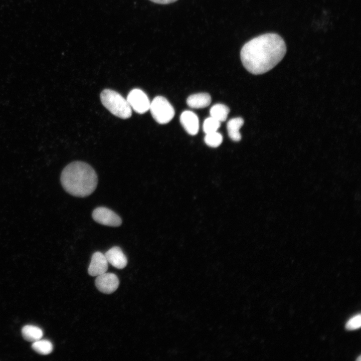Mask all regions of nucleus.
Masks as SVG:
<instances>
[{"instance_id": "9", "label": "nucleus", "mask_w": 361, "mask_h": 361, "mask_svg": "<svg viewBox=\"0 0 361 361\" xmlns=\"http://www.w3.org/2000/svg\"><path fill=\"white\" fill-rule=\"evenodd\" d=\"M180 122L185 130L190 135L198 133L199 129V121L197 115L189 110L184 111L180 116Z\"/></svg>"}, {"instance_id": "13", "label": "nucleus", "mask_w": 361, "mask_h": 361, "mask_svg": "<svg viewBox=\"0 0 361 361\" xmlns=\"http://www.w3.org/2000/svg\"><path fill=\"white\" fill-rule=\"evenodd\" d=\"M22 334L25 340L34 342L41 339L43 335V331L41 328L37 326L26 325L23 327Z\"/></svg>"}, {"instance_id": "12", "label": "nucleus", "mask_w": 361, "mask_h": 361, "mask_svg": "<svg viewBox=\"0 0 361 361\" xmlns=\"http://www.w3.org/2000/svg\"><path fill=\"white\" fill-rule=\"evenodd\" d=\"M244 124L241 117L232 118L227 122V129L230 138L233 141H239L241 139L239 130Z\"/></svg>"}, {"instance_id": "1", "label": "nucleus", "mask_w": 361, "mask_h": 361, "mask_svg": "<svg viewBox=\"0 0 361 361\" xmlns=\"http://www.w3.org/2000/svg\"><path fill=\"white\" fill-rule=\"evenodd\" d=\"M286 46L283 39L276 33H266L254 38L242 47L241 62L245 68L254 75L265 73L284 58Z\"/></svg>"}, {"instance_id": "3", "label": "nucleus", "mask_w": 361, "mask_h": 361, "mask_svg": "<svg viewBox=\"0 0 361 361\" xmlns=\"http://www.w3.org/2000/svg\"><path fill=\"white\" fill-rule=\"evenodd\" d=\"M103 105L112 114L122 119L129 118L132 109L127 101L119 93L111 89H104L100 94Z\"/></svg>"}, {"instance_id": "19", "label": "nucleus", "mask_w": 361, "mask_h": 361, "mask_svg": "<svg viewBox=\"0 0 361 361\" xmlns=\"http://www.w3.org/2000/svg\"><path fill=\"white\" fill-rule=\"evenodd\" d=\"M150 1L159 4H168L174 3L177 0H150Z\"/></svg>"}, {"instance_id": "2", "label": "nucleus", "mask_w": 361, "mask_h": 361, "mask_svg": "<svg viewBox=\"0 0 361 361\" xmlns=\"http://www.w3.org/2000/svg\"><path fill=\"white\" fill-rule=\"evenodd\" d=\"M61 182L64 189L70 195L85 197L96 189L98 178L94 169L88 163L72 162L62 170Z\"/></svg>"}, {"instance_id": "17", "label": "nucleus", "mask_w": 361, "mask_h": 361, "mask_svg": "<svg viewBox=\"0 0 361 361\" xmlns=\"http://www.w3.org/2000/svg\"><path fill=\"white\" fill-rule=\"evenodd\" d=\"M221 122L210 117L206 118L203 123V129L206 134L217 131L220 127Z\"/></svg>"}, {"instance_id": "11", "label": "nucleus", "mask_w": 361, "mask_h": 361, "mask_svg": "<svg viewBox=\"0 0 361 361\" xmlns=\"http://www.w3.org/2000/svg\"><path fill=\"white\" fill-rule=\"evenodd\" d=\"M211 102L210 95L206 93L190 95L187 99L188 105L193 108H203L208 106Z\"/></svg>"}, {"instance_id": "4", "label": "nucleus", "mask_w": 361, "mask_h": 361, "mask_svg": "<svg viewBox=\"0 0 361 361\" xmlns=\"http://www.w3.org/2000/svg\"><path fill=\"white\" fill-rule=\"evenodd\" d=\"M154 119L159 124L169 122L174 115V110L164 97L158 96L150 102L149 109Z\"/></svg>"}, {"instance_id": "18", "label": "nucleus", "mask_w": 361, "mask_h": 361, "mask_svg": "<svg viewBox=\"0 0 361 361\" xmlns=\"http://www.w3.org/2000/svg\"><path fill=\"white\" fill-rule=\"evenodd\" d=\"M361 325V316L360 314L356 315L350 318L345 324V328L348 330H354L359 328Z\"/></svg>"}, {"instance_id": "10", "label": "nucleus", "mask_w": 361, "mask_h": 361, "mask_svg": "<svg viewBox=\"0 0 361 361\" xmlns=\"http://www.w3.org/2000/svg\"><path fill=\"white\" fill-rule=\"evenodd\" d=\"M108 263L117 269L124 268L127 264V259L121 248L114 246L104 254Z\"/></svg>"}, {"instance_id": "6", "label": "nucleus", "mask_w": 361, "mask_h": 361, "mask_svg": "<svg viewBox=\"0 0 361 361\" xmlns=\"http://www.w3.org/2000/svg\"><path fill=\"white\" fill-rule=\"evenodd\" d=\"M92 218L99 224L110 227H118L122 223L121 218L114 212L104 207L95 209L92 212Z\"/></svg>"}, {"instance_id": "20", "label": "nucleus", "mask_w": 361, "mask_h": 361, "mask_svg": "<svg viewBox=\"0 0 361 361\" xmlns=\"http://www.w3.org/2000/svg\"><path fill=\"white\" fill-rule=\"evenodd\" d=\"M356 360L360 361V356H359L358 358L356 359Z\"/></svg>"}, {"instance_id": "7", "label": "nucleus", "mask_w": 361, "mask_h": 361, "mask_svg": "<svg viewBox=\"0 0 361 361\" xmlns=\"http://www.w3.org/2000/svg\"><path fill=\"white\" fill-rule=\"evenodd\" d=\"M119 280L114 273H104L97 276L95 285L97 289L102 293L111 294L118 288Z\"/></svg>"}, {"instance_id": "15", "label": "nucleus", "mask_w": 361, "mask_h": 361, "mask_svg": "<svg viewBox=\"0 0 361 361\" xmlns=\"http://www.w3.org/2000/svg\"><path fill=\"white\" fill-rule=\"evenodd\" d=\"M32 348L37 353L47 355L53 351V344L52 342L47 339H39L33 342Z\"/></svg>"}, {"instance_id": "16", "label": "nucleus", "mask_w": 361, "mask_h": 361, "mask_svg": "<svg viewBox=\"0 0 361 361\" xmlns=\"http://www.w3.org/2000/svg\"><path fill=\"white\" fill-rule=\"evenodd\" d=\"M204 140L208 146L217 147L222 142L223 136L221 133L216 131L206 134Z\"/></svg>"}, {"instance_id": "5", "label": "nucleus", "mask_w": 361, "mask_h": 361, "mask_svg": "<svg viewBox=\"0 0 361 361\" xmlns=\"http://www.w3.org/2000/svg\"><path fill=\"white\" fill-rule=\"evenodd\" d=\"M126 100L136 112L143 114L149 109L150 102L147 95L141 89H134L128 93Z\"/></svg>"}, {"instance_id": "8", "label": "nucleus", "mask_w": 361, "mask_h": 361, "mask_svg": "<svg viewBox=\"0 0 361 361\" xmlns=\"http://www.w3.org/2000/svg\"><path fill=\"white\" fill-rule=\"evenodd\" d=\"M108 265V262L104 254L100 252H96L92 256L88 272L92 276H99L107 271Z\"/></svg>"}, {"instance_id": "14", "label": "nucleus", "mask_w": 361, "mask_h": 361, "mask_svg": "<svg viewBox=\"0 0 361 361\" xmlns=\"http://www.w3.org/2000/svg\"><path fill=\"white\" fill-rule=\"evenodd\" d=\"M229 111V108L226 105L216 104L211 108L210 113L211 117L221 122L226 120Z\"/></svg>"}]
</instances>
